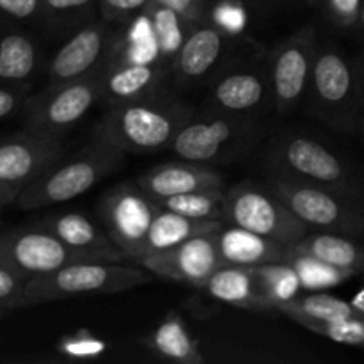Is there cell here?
I'll list each match as a JSON object with an SVG mask.
<instances>
[{
  "mask_svg": "<svg viewBox=\"0 0 364 364\" xmlns=\"http://www.w3.org/2000/svg\"><path fill=\"white\" fill-rule=\"evenodd\" d=\"M194 116V109L166 91L135 102L107 107L95 139L123 153L149 155L169 149L178 130Z\"/></svg>",
  "mask_w": 364,
  "mask_h": 364,
  "instance_id": "cell-1",
  "label": "cell"
},
{
  "mask_svg": "<svg viewBox=\"0 0 364 364\" xmlns=\"http://www.w3.org/2000/svg\"><path fill=\"white\" fill-rule=\"evenodd\" d=\"M265 132L252 114L194 112L178 130L169 149L180 160L212 167L244 159L258 148Z\"/></svg>",
  "mask_w": 364,
  "mask_h": 364,
  "instance_id": "cell-2",
  "label": "cell"
},
{
  "mask_svg": "<svg viewBox=\"0 0 364 364\" xmlns=\"http://www.w3.org/2000/svg\"><path fill=\"white\" fill-rule=\"evenodd\" d=\"M124 153L107 142L95 141L80 151L63 155L18 194L20 210H38L71 201L91 191L107 174L123 164Z\"/></svg>",
  "mask_w": 364,
  "mask_h": 364,
  "instance_id": "cell-3",
  "label": "cell"
},
{
  "mask_svg": "<svg viewBox=\"0 0 364 364\" xmlns=\"http://www.w3.org/2000/svg\"><path fill=\"white\" fill-rule=\"evenodd\" d=\"M153 274L148 269L130 262H91L70 263L66 267L32 277L25 284L20 308L60 301V299L82 297V295L119 294L130 288L149 283Z\"/></svg>",
  "mask_w": 364,
  "mask_h": 364,
  "instance_id": "cell-4",
  "label": "cell"
},
{
  "mask_svg": "<svg viewBox=\"0 0 364 364\" xmlns=\"http://www.w3.org/2000/svg\"><path fill=\"white\" fill-rule=\"evenodd\" d=\"M267 169L274 176L331 188L364 203L361 181L352 174L347 164L333 149L309 135H277L267 149Z\"/></svg>",
  "mask_w": 364,
  "mask_h": 364,
  "instance_id": "cell-5",
  "label": "cell"
},
{
  "mask_svg": "<svg viewBox=\"0 0 364 364\" xmlns=\"http://www.w3.org/2000/svg\"><path fill=\"white\" fill-rule=\"evenodd\" d=\"M311 112L327 127L345 134L359 132L364 107L354 59L333 45H318L308 96Z\"/></svg>",
  "mask_w": 364,
  "mask_h": 364,
  "instance_id": "cell-6",
  "label": "cell"
},
{
  "mask_svg": "<svg viewBox=\"0 0 364 364\" xmlns=\"http://www.w3.org/2000/svg\"><path fill=\"white\" fill-rule=\"evenodd\" d=\"M269 188L287 203L309 230L331 231L354 238L364 237V203L331 188L274 174L269 178Z\"/></svg>",
  "mask_w": 364,
  "mask_h": 364,
  "instance_id": "cell-7",
  "label": "cell"
},
{
  "mask_svg": "<svg viewBox=\"0 0 364 364\" xmlns=\"http://www.w3.org/2000/svg\"><path fill=\"white\" fill-rule=\"evenodd\" d=\"M224 223L258 233L279 244L301 242L309 228L269 187L245 181L228 188L224 198Z\"/></svg>",
  "mask_w": 364,
  "mask_h": 364,
  "instance_id": "cell-8",
  "label": "cell"
},
{
  "mask_svg": "<svg viewBox=\"0 0 364 364\" xmlns=\"http://www.w3.org/2000/svg\"><path fill=\"white\" fill-rule=\"evenodd\" d=\"M98 102V71L66 84L46 85L45 91L25 100L23 128L63 139Z\"/></svg>",
  "mask_w": 364,
  "mask_h": 364,
  "instance_id": "cell-9",
  "label": "cell"
},
{
  "mask_svg": "<svg viewBox=\"0 0 364 364\" xmlns=\"http://www.w3.org/2000/svg\"><path fill=\"white\" fill-rule=\"evenodd\" d=\"M272 102L269 77V53L247 52L230 57L212 78L210 103L212 110L231 114H252Z\"/></svg>",
  "mask_w": 364,
  "mask_h": 364,
  "instance_id": "cell-10",
  "label": "cell"
},
{
  "mask_svg": "<svg viewBox=\"0 0 364 364\" xmlns=\"http://www.w3.org/2000/svg\"><path fill=\"white\" fill-rule=\"evenodd\" d=\"M160 205L139 183H119L100 201V217L105 231L128 262L142 256L149 228Z\"/></svg>",
  "mask_w": 364,
  "mask_h": 364,
  "instance_id": "cell-11",
  "label": "cell"
},
{
  "mask_svg": "<svg viewBox=\"0 0 364 364\" xmlns=\"http://www.w3.org/2000/svg\"><path fill=\"white\" fill-rule=\"evenodd\" d=\"M91 259L98 258L75 251L38 224L0 233V265L27 281L53 272L70 263Z\"/></svg>",
  "mask_w": 364,
  "mask_h": 364,
  "instance_id": "cell-12",
  "label": "cell"
},
{
  "mask_svg": "<svg viewBox=\"0 0 364 364\" xmlns=\"http://www.w3.org/2000/svg\"><path fill=\"white\" fill-rule=\"evenodd\" d=\"M316 46V31L308 25L269 53L272 105L279 114L294 112L308 96Z\"/></svg>",
  "mask_w": 364,
  "mask_h": 364,
  "instance_id": "cell-13",
  "label": "cell"
},
{
  "mask_svg": "<svg viewBox=\"0 0 364 364\" xmlns=\"http://www.w3.org/2000/svg\"><path fill=\"white\" fill-rule=\"evenodd\" d=\"M233 46V32L213 20L201 18L192 25L178 50L171 64V75L180 85H198L212 80L235 53Z\"/></svg>",
  "mask_w": 364,
  "mask_h": 364,
  "instance_id": "cell-14",
  "label": "cell"
},
{
  "mask_svg": "<svg viewBox=\"0 0 364 364\" xmlns=\"http://www.w3.org/2000/svg\"><path fill=\"white\" fill-rule=\"evenodd\" d=\"M119 43L110 21H95L78 28L64 41L46 68L48 85H60L96 73Z\"/></svg>",
  "mask_w": 364,
  "mask_h": 364,
  "instance_id": "cell-15",
  "label": "cell"
},
{
  "mask_svg": "<svg viewBox=\"0 0 364 364\" xmlns=\"http://www.w3.org/2000/svg\"><path fill=\"white\" fill-rule=\"evenodd\" d=\"M217 231L219 230L201 233L176 247L144 256L134 263L164 279L205 288L210 277L223 267L217 247Z\"/></svg>",
  "mask_w": 364,
  "mask_h": 364,
  "instance_id": "cell-16",
  "label": "cell"
},
{
  "mask_svg": "<svg viewBox=\"0 0 364 364\" xmlns=\"http://www.w3.org/2000/svg\"><path fill=\"white\" fill-rule=\"evenodd\" d=\"M64 153L63 141L23 128L0 139V183L20 194Z\"/></svg>",
  "mask_w": 364,
  "mask_h": 364,
  "instance_id": "cell-17",
  "label": "cell"
},
{
  "mask_svg": "<svg viewBox=\"0 0 364 364\" xmlns=\"http://www.w3.org/2000/svg\"><path fill=\"white\" fill-rule=\"evenodd\" d=\"M169 66L159 57L148 60L110 59L98 70L100 103L105 107L135 102L164 91Z\"/></svg>",
  "mask_w": 364,
  "mask_h": 364,
  "instance_id": "cell-18",
  "label": "cell"
},
{
  "mask_svg": "<svg viewBox=\"0 0 364 364\" xmlns=\"http://www.w3.org/2000/svg\"><path fill=\"white\" fill-rule=\"evenodd\" d=\"M137 183L146 194L159 201L171 196L187 194L203 188H224V178L212 167L181 160V162L155 166L142 174Z\"/></svg>",
  "mask_w": 364,
  "mask_h": 364,
  "instance_id": "cell-19",
  "label": "cell"
},
{
  "mask_svg": "<svg viewBox=\"0 0 364 364\" xmlns=\"http://www.w3.org/2000/svg\"><path fill=\"white\" fill-rule=\"evenodd\" d=\"M38 226L48 230L75 251L85 252L98 259H107V262H128L127 256L109 237L105 228H100L84 213H55V215L39 220Z\"/></svg>",
  "mask_w": 364,
  "mask_h": 364,
  "instance_id": "cell-20",
  "label": "cell"
},
{
  "mask_svg": "<svg viewBox=\"0 0 364 364\" xmlns=\"http://www.w3.org/2000/svg\"><path fill=\"white\" fill-rule=\"evenodd\" d=\"M217 247L223 267L255 269L284 262L287 256V245L228 223L217 231Z\"/></svg>",
  "mask_w": 364,
  "mask_h": 364,
  "instance_id": "cell-21",
  "label": "cell"
},
{
  "mask_svg": "<svg viewBox=\"0 0 364 364\" xmlns=\"http://www.w3.org/2000/svg\"><path fill=\"white\" fill-rule=\"evenodd\" d=\"M205 290L210 297L233 308L256 309V311L274 309L272 302L259 290L252 269L220 267L205 284Z\"/></svg>",
  "mask_w": 364,
  "mask_h": 364,
  "instance_id": "cell-22",
  "label": "cell"
},
{
  "mask_svg": "<svg viewBox=\"0 0 364 364\" xmlns=\"http://www.w3.org/2000/svg\"><path fill=\"white\" fill-rule=\"evenodd\" d=\"M288 249L315 256L338 269L364 274V245L355 242L354 237L311 230L301 242Z\"/></svg>",
  "mask_w": 364,
  "mask_h": 364,
  "instance_id": "cell-23",
  "label": "cell"
},
{
  "mask_svg": "<svg viewBox=\"0 0 364 364\" xmlns=\"http://www.w3.org/2000/svg\"><path fill=\"white\" fill-rule=\"evenodd\" d=\"M41 66V52L28 34L0 31V84L20 87L31 82Z\"/></svg>",
  "mask_w": 364,
  "mask_h": 364,
  "instance_id": "cell-24",
  "label": "cell"
},
{
  "mask_svg": "<svg viewBox=\"0 0 364 364\" xmlns=\"http://www.w3.org/2000/svg\"><path fill=\"white\" fill-rule=\"evenodd\" d=\"M223 224L224 220L191 219V217L180 215V213L171 212V210L160 206V212L156 213L155 220H153L151 228H149L141 258L149 255H159V252H164L167 249H173L176 245L183 244L188 238L219 230Z\"/></svg>",
  "mask_w": 364,
  "mask_h": 364,
  "instance_id": "cell-25",
  "label": "cell"
},
{
  "mask_svg": "<svg viewBox=\"0 0 364 364\" xmlns=\"http://www.w3.org/2000/svg\"><path fill=\"white\" fill-rule=\"evenodd\" d=\"M277 311L290 316L299 326L306 327L316 322H340L361 315V311L352 306V302L338 299L326 291H302L294 301L283 302L277 306Z\"/></svg>",
  "mask_w": 364,
  "mask_h": 364,
  "instance_id": "cell-26",
  "label": "cell"
},
{
  "mask_svg": "<svg viewBox=\"0 0 364 364\" xmlns=\"http://www.w3.org/2000/svg\"><path fill=\"white\" fill-rule=\"evenodd\" d=\"M146 345L160 358L181 364H201L198 341L188 333L183 320L176 315H169L155 327L146 340Z\"/></svg>",
  "mask_w": 364,
  "mask_h": 364,
  "instance_id": "cell-27",
  "label": "cell"
},
{
  "mask_svg": "<svg viewBox=\"0 0 364 364\" xmlns=\"http://www.w3.org/2000/svg\"><path fill=\"white\" fill-rule=\"evenodd\" d=\"M144 14L149 23H151L156 57L164 64H167L171 70V64H173L178 50L183 45L188 31H191L196 21L187 20V18L167 7L160 0H153Z\"/></svg>",
  "mask_w": 364,
  "mask_h": 364,
  "instance_id": "cell-28",
  "label": "cell"
},
{
  "mask_svg": "<svg viewBox=\"0 0 364 364\" xmlns=\"http://www.w3.org/2000/svg\"><path fill=\"white\" fill-rule=\"evenodd\" d=\"M224 188H203L159 199L162 208L199 220H224Z\"/></svg>",
  "mask_w": 364,
  "mask_h": 364,
  "instance_id": "cell-29",
  "label": "cell"
},
{
  "mask_svg": "<svg viewBox=\"0 0 364 364\" xmlns=\"http://www.w3.org/2000/svg\"><path fill=\"white\" fill-rule=\"evenodd\" d=\"M284 262L290 263L297 270L301 277L302 290L304 291H322L327 288H333L343 281L350 279L355 274L350 270L338 269V267L329 265L315 256L304 255V252H295L287 247V256Z\"/></svg>",
  "mask_w": 364,
  "mask_h": 364,
  "instance_id": "cell-30",
  "label": "cell"
},
{
  "mask_svg": "<svg viewBox=\"0 0 364 364\" xmlns=\"http://www.w3.org/2000/svg\"><path fill=\"white\" fill-rule=\"evenodd\" d=\"M252 270L258 279L259 290L272 302L274 309H277V306L283 302L294 301L304 291L297 270L288 262L269 263V265L255 267Z\"/></svg>",
  "mask_w": 364,
  "mask_h": 364,
  "instance_id": "cell-31",
  "label": "cell"
},
{
  "mask_svg": "<svg viewBox=\"0 0 364 364\" xmlns=\"http://www.w3.org/2000/svg\"><path fill=\"white\" fill-rule=\"evenodd\" d=\"M306 329L320 334L331 341L341 345H355L364 347V315H355L352 318L340 320V322H316L308 323Z\"/></svg>",
  "mask_w": 364,
  "mask_h": 364,
  "instance_id": "cell-32",
  "label": "cell"
},
{
  "mask_svg": "<svg viewBox=\"0 0 364 364\" xmlns=\"http://www.w3.org/2000/svg\"><path fill=\"white\" fill-rule=\"evenodd\" d=\"M364 0H320L323 14L334 27L341 31H355Z\"/></svg>",
  "mask_w": 364,
  "mask_h": 364,
  "instance_id": "cell-33",
  "label": "cell"
},
{
  "mask_svg": "<svg viewBox=\"0 0 364 364\" xmlns=\"http://www.w3.org/2000/svg\"><path fill=\"white\" fill-rule=\"evenodd\" d=\"M153 0H100V13L105 21H123L139 13H146Z\"/></svg>",
  "mask_w": 364,
  "mask_h": 364,
  "instance_id": "cell-34",
  "label": "cell"
},
{
  "mask_svg": "<svg viewBox=\"0 0 364 364\" xmlns=\"http://www.w3.org/2000/svg\"><path fill=\"white\" fill-rule=\"evenodd\" d=\"M25 284H27L25 277L18 276L16 272L0 265V306L4 309L20 308Z\"/></svg>",
  "mask_w": 364,
  "mask_h": 364,
  "instance_id": "cell-35",
  "label": "cell"
},
{
  "mask_svg": "<svg viewBox=\"0 0 364 364\" xmlns=\"http://www.w3.org/2000/svg\"><path fill=\"white\" fill-rule=\"evenodd\" d=\"M92 0H43V9L52 21H68L70 14L85 9Z\"/></svg>",
  "mask_w": 364,
  "mask_h": 364,
  "instance_id": "cell-36",
  "label": "cell"
},
{
  "mask_svg": "<svg viewBox=\"0 0 364 364\" xmlns=\"http://www.w3.org/2000/svg\"><path fill=\"white\" fill-rule=\"evenodd\" d=\"M43 11V0H0V13L14 20H28Z\"/></svg>",
  "mask_w": 364,
  "mask_h": 364,
  "instance_id": "cell-37",
  "label": "cell"
},
{
  "mask_svg": "<svg viewBox=\"0 0 364 364\" xmlns=\"http://www.w3.org/2000/svg\"><path fill=\"white\" fill-rule=\"evenodd\" d=\"M25 100L27 96L21 87L0 84V119H6L18 110H23Z\"/></svg>",
  "mask_w": 364,
  "mask_h": 364,
  "instance_id": "cell-38",
  "label": "cell"
},
{
  "mask_svg": "<svg viewBox=\"0 0 364 364\" xmlns=\"http://www.w3.org/2000/svg\"><path fill=\"white\" fill-rule=\"evenodd\" d=\"M354 59L355 73H358V85H359V95H361V102L364 107V50L359 52L358 55L352 57Z\"/></svg>",
  "mask_w": 364,
  "mask_h": 364,
  "instance_id": "cell-39",
  "label": "cell"
},
{
  "mask_svg": "<svg viewBox=\"0 0 364 364\" xmlns=\"http://www.w3.org/2000/svg\"><path fill=\"white\" fill-rule=\"evenodd\" d=\"M14 201H16V194L11 188H7L6 185L0 183V212L9 205H14Z\"/></svg>",
  "mask_w": 364,
  "mask_h": 364,
  "instance_id": "cell-40",
  "label": "cell"
},
{
  "mask_svg": "<svg viewBox=\"0 0 364 364\" xmlns=\"http://www.w3.org/2000/svg\"><path fill=\"white\" fill-rule=\"evenodd\" d=\"M352 306H354L355 309H358V311H361L363 315H364V284L361 288H359L358 290V294L354 295V299H352Z\"/></svg>",
  "mask_w": 364,
  "mask_h": 364,
  "instance_id": "cell-41",
  "label": "cell"
},
{
  "mask_svg": "<svg viewBox=\"0 0 364 364\" xmlns=\"http://www.w3.org/2000/svg\"><path fill=\"white\" fill-rule=\"evenodd\" d=\"M355 32H358V34L364 39V2H363V7H361V13H359L358 25H355Z\"/></svg>",
  "mask_w": 364,
  "mask_h": 364,
  "instance_id": "cell-42",
  "label": "cell"
},
{
  "mask_svg": "<svg viewBox=\"0 0 364 364\" xmlns=\"http://www.w3.org/2000/svg\"><path fill=\"white\" fill-rule=\"evenodd\" d=\"M359 134H363V137H364V112L361 116V123H359Z\"/></svg>",
  "mask_w": 364,
  "mask_h": 364,
  "instance_id": "cell-43",
  "label": "cell"
},
{
  "mask_svg": "<svg viewBox=\"0 0 364 364\" xmlns=\"http://www.w3.org/2000/svg\"><path fill=\"white\" fill-rule=\"evenodd\" d=\"M4 311H6V309H4V308H2V306H0V315H2V313H4Z\"/></svg>",
  "mask_w": 364,
  "mask_h": 364,
  "instance_id": "cell-44",
  "label": "cell"
}]
</instances>
